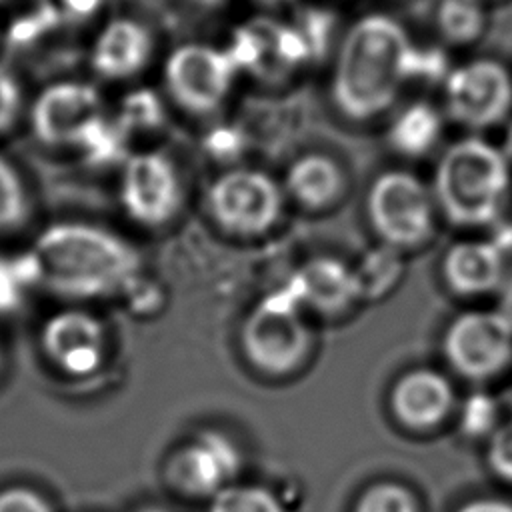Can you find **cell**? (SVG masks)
I'll use <instances>...</instances> for the list:
<instances>
[{
  "label": "cell",
  "instance_id": "6da1fadb",
  "mask_svg": "<svg viewBox=\"0 0 512 512\" xmlns=\"http://www.w3.org/2000/svg\"><path fill=\"white\" fill-rule=\"evenodd\" d=\"M40 290L80 302L124 294L140 276V254L120 234L78 220L46 226L32 244Z\"/></svg>",
  "mask_w": 512,
  "mask_h": 512
},
{
  "label": "cell",
  "instance_id": "7a4b0ae2",
  "mask_svg": "<svg viewBox=\"0 0 512 512\" xmlns=\"http://www.w3.org/2000/svg\"><path fill=\"white\" fill-rule=\"evenodd\" d=\"M412 44L404 28L386 14L360 18L344 36L332 74L336 108L352 120L382 114L406 80Z\"/></svg>",
  "mask_w": 512,
  "mask_h": 512
},
{
  "label": "cell",
  "instance_id": "3957f363",
  "mask_svg": "<svg viewBox=\"0 0 512 512\" xmlns=\"http://www.w3.org/2000/svg\"><path fill=\"white\" fill-rule=\"evenodd\" d=\"M510 186V160L482 138H462L446 148L434 196L442 214L458 226H486L502 210Z\"/></svg>",
  "mask_w": 512,
  "mask_h": 512
},
{
  "label": "cell",
  "instance_id": "277c9868",
  "mask_svg": "<svg viewBox=\"0 0 512 512\" xmlns=\"http://www.w3.org/2000/svg\"><path fill=\"white\" fill-rule=\"evenodd\" d=\"M248 362L268 374L284 376L296 370L308 350L310 332L300 316V304L288 288L266 296L246 316L240 330Z\"/></svg>",
  "mask_w": 512,
  "mask_h": 512
},
{
  "label": "cell",
  "instance_id": "5b68a950",
  "mask_svg": "<svg viewBox=\"0 0 512 512\" xmlns=\"http://www.w3.org/2000/svg\"><path fill=\"white\" fill-rule=\"evenodd\" d=\"M366 210L374 232L390 248H412L426 242L434 228L432 196L410 172L380 174L368 192Z\"/></svg>",
  "mask_w": 512,
  "mask_h": 512
},
{
  "label": "cell",
  "instance_id": "8992f818",
  "mask_svg": "<svg viewBox=\"0 0 512 512\" xmlns=\"http://www.w3.org/2000/svg\"><path fill=\"white\" fill-rule=\"evenodd\" d=\"M214 222L230 234L256 236L270 230L282 212V192L260 170L238 168L218 176L208 190Z\"/></svg>",
  "mask_w": 512,
  "mask_h": 512
},
{
  "label": "cell",
  "instance_id": "52a82bcc",
  "mask_svg": "<svg viewBox=\"0 0 512 512\" xmlns=\"http://www.w3.org/2000/svg\"><path fill=\"white\" fill-rule=\"evenodd\" d=\"M442 348L460 376L486 380L512 362V326L498 310L464 312L446 328Z\"/></svg>",
  "mask_w": 512,
  "mask_h": 512
},
{
  "label": "cell",
  "instance_id": "ba28073f",
  "mask_svg": "<svg viewBox=\"0 0 512 512\" xmlns=\"http://www.w3.org/2000/svg\"><path fill=\"white\" fill-rule=\"evenodd\" d=\"M512 108V78L494 60H474L446 78V110L452 120L474 128L502 122Z\"/></svg>",
  "mask_w": 512,
  "mask_h": 512
},
{
  "label": "cell",
  "instance_id": "9c48e42d",
  "mask_svg": "<svg viewBox=\"0 0 512 512\" xmlns=\"http://www.w3.org/2000/svg\"><path fill=\"white\" fill-rule=\"evenodd\" d=\"M236 66L226 50L204 44L176 48L166 62V86L170 96L194 114L214 112L230 92Z\"/></svg>",
  "mask_w": 512,
  "mask_h": 512
},
{
  "label": "cell",
  "instance_id": "30bf717a",
  "mask_svg": "<svg viewBox=\"0 0 512 512\" xmlns=\"http://www.w3.org/2000/svg\"><path fill=\"white\" fill-rule=\"evenodd\" d=\"M120 202L142 226H162L174 218L182 202L180 176L160 152H140L122 164Z\"/></svg>",
  "mask_w": 512,
  "mask_h": 512
},
{
  "label": "cell",
  "instance_id": "8fae6325",
  "mask_svg": "<svg viewBox=\"0 0 512 512\" xmlns=\"http://www.w3.org/2000/svg\"><path fill=\"white\" fill-rule=\"evenodd\" d=\"M38 340L46 360L66 376H90L104 362V324L82 308H62L50 314L40 326Z\"/></svg>",
  "mask_w": 512,
  "mask_h": 512
},
{
  "label": "cell",
  "instance_id": "7c38bea8",
  "mask_svg": "<svg viewBox=\"0 0 512 512\" xmlns=\"http://www.w3.org/2000/svg\"><path fill=\"white\" fill-rule=\"evenodd\" d=\"M240 470V452L230 438L204 430L178 448L168 464V482L190 496H214L230 484Z\"/></svg>",
  "mask_w": 512,
  "mask_h": 512
},
{
  "label": "cell",
  "instance_id": "4fadbf2b",
  "mask_svg": "<svg viewBox=\"0 0 512 512\" xmlns=\"http://www.w3.org/2000/svg\"><path fill=\"white\" fill-rule=\"evenodd\" d=\"M100 118L98 92L80 82L48 86L34 102L30 122L34 136L46 146H76Z\"/></svg>",
  "mask_w": 512,
  "mask_h": 512
},
{
  "label": "cell",
  "instance_id": "5bb4252c",
  "mask_svg": "<svg viewBox=\"0 0 512 512\" xmlns=\"http://www.w3.org/2000/svg\"><path fill=\"white\" fill-rule=\"evenodd\" d=\"M454 394L446 376L418 368L400 376L390 394V408L398 422L412 430L438 426L452 410Z\"/></svg>",
  "mask_w": 512,
  "mask_h": 512
},
{
  "label": "cell",
  "instance_id": "9a60e30c",
  "mask_svg": "<svg viewBox=\"0 0 512 512\" xmlns=\"http://www.w3.org/2000/svg\"><path fill=\"white\" fill-rule=\"evenodd\" d=\"M298 304L322 314H338L360 296L356 270L336 258H312L296 270L286 286Z\"/></svg>",
  "mask_w": 512,
  "mask_h": 512
},
{
  "label": "cell",
  "instance_id": "2e32d148",
  "mask_svg": "<svg viewBox=\"0 0 512 512\" xmlns=\"http://www.w3.org/2000/svg\"><path fill=\"white\" fill-rule=\"evenodd\" d=\"M442 274L460 296L500 290L506 280L504 252L494 242H458L446 252Z\"/></svg>",
  "mask_w": 512,
  "mask_h": 512
},
{
  "label": "cell",
  "instance_id": "e0dca14e",
  "mask_svg": "<svg viewBox=\"0 0 512 512\" xmlns=\"http://www.w3.org/2000/svg\"><path fill=\"white\" fill-rule=\"evenodd\" d=\"M152 38L134 20L110 22L96 40L92 52L94 70L106 78H126L136 74L148 60Z\"/></svg>",
  "mask_w": 512,
  "mask_h": 512
},
{
  "label": "cell",
  "instance_id": "ac0fdd59",
  "mask_svg": "<svg viewBox=\"0 0 512 512\" xmlns=\"http://www.w3.org/2000/svg\"><path fill=\"white\" fill-rule=\"evenodd\" d=\"M286 188L306 208H324L342 190V172L328 156L306 154L298 158L288 174Z\"/></svg>",
  "mask_w": 512,
  "mask_h": 512
},
{
  "label": "cell",
  "instance_id": "d6986e66",
  "mask_svg": "<svg viewBox=\"0 0 512 512\" xmlns=\"http://www.w3.org/2000/svg\"><path fill=\"white\" fill-rule=\"evenodd\" d=\"M442 130V118L438 110L426 102L410 104L392 122L388 140L392 148L404 156L418 158L432 150Z\"/></svg>",
  "mask_w": 512,
  "mask_h": 512
},
{
  "label": "cell",
  "instance_id": "ffe728a7",
  "mask_svg": "<svg viewBox=\"0 0 512 512\" xmlns=\"http://www.w3.org/2000/svg\"><path fill=\"white\" fill-rule=\"evenodd\" d=\"M32 290H40L38 264L32 250L0 254V316L18 312Z\"/></svg>",
  "mask_w": 512,
  "mask_h": 512
},
{
  "label": "cell",
  "instance_id": "44dd1931",
  "mask_svg": "<svg viewBox=\"0 0 512 512\" xmlns=\"http://www.w3.org/2000/svg\"><path fill=\"white\" fill-rule=\"evenodd\" d=\"M88 166L106 168L118 162H126V130L120 124H108L102 116L82 134L76 146Z\"/></svg>",
  "mask_w": 512,
  "mask_h": 512
},
{
  "label": "cell",
  "instance_id": "7402d4cb",
  "mask_svg": "<svg viewBox=\"0 0 512 512\" xmlns=\"http://www.w3.org/2000/svg\"><path fill=\"white\" fill-rule=\"evenodd\" d=\"M484 20L480 0H442L436 14L440 34L452 44L476 40L484 28Z\"/></svg>",
  "mask_w": 512,
  "mask_h": 512
},
{
  "label": "cell",
  "instance_id": "603a6c76",
  "mask_svg": "<svg viewBox=\"0 0 512 512\" xmlns=\"http://www.w3.org/2000/svg\"><path fill=\"white\" fill-rule=\"evenodd\" d=\"M30 216V196L18 168L0 154V234L16 232Z\"/></svg>",
  "mask_w": 512,
  "mask_h": 512
},
{
  "label": "cell",
  "instance_id": "cb8c5ba5",
  "mask_svg": "<svg viewBox=\"0 0 512 512\" xmlns=\"http://www.w3.org/2000/svg\"><path fill=\"white\" fill-rule=\"evenodd\" d=\"M360 296L362 298H378L386 294L400 276V258L396 256L394 248L386 246L380 250L370 252L360 268H356Z\"/></svg>",
  "mask_w": 512,
  "mask_h": 512
},
{
  "label": "cell",
  "instance_id": "d4e9b609",
  "mask_svg": "<svg viewBox=\"0 0 512 512\" xmlns=\"http://www.w3.org/2000/svg\"><path fill=\"white\" fill-rule=\"evenodd\" d=\"M208 512H284L280 500L262 486L228 484L212 496Z\"/></svg>",
  "mask_w": 512,
  "mask_h": 512
},
{
  "label": "cell",
  "instance_id": "484cf974",
  "mask_svg": "<svg viewBox=\"0 0 512 512\" xmlns=\"http://www.w3.org/2000/svg\"><path fill=\"white\" fill-rule=\"evenodd\" d=\"M354 512H418V506L404 486L380 482L362 492Z\"/></svg>",
  "mask_w": 512,
  "mask_h": 512
},
{
  "label": "cell",
  "instance_id": "4316f807",
  "mask_svg": "<svg viewBox=\"0 0 512 512\" xmlns=\"http://www.w3.org/2000/svg\"><path fill=\"white\" fill-rule=\"evenodd\" d=\"M162 122V104L160 100L148 92V90H138L130 94L124 100L122 106V116H120V126L128 130H138V128H154Z\"/></svg>",
  "mask_w": 512,
  "mask_h": 512
},
{
  "label": "cell",
  "instance_id": "83f0119b",
  "mask_svg": "<svg viewBox=\"0 0 512 512\" xmlns=\"http://www.w3.org/2000/svg\"><path fill=\"white\" fill-rule=\"evenodd\" d=\"M486 462L500 480L512 484V418L492 430L486 448Z\"/></svg>",
  "mask_w": 512,
  "mask_h": 512
},
{
  "label": "cell",
  "instance_id": "f1b7e54d",
  "mask_svg": "<svg viewBox=\"0 0 512 512\" xmlns=\"http://www.w3.org/2000/svg\"><path fill=\"white\" fill-rule=\"evenodd\" d=\"M446 56L438 48H410L406 58V80L434 82L446 74Z\"/></svg>",
  "mask_w": 512,
  "mask_h": 512
},
{
  "label": "cell",
  "instance_id": "f546056e",
  "mask_svg": "<svg viewBox=\"0 0 512 512\" xmlns=\"http://www.w3.org/2000/svg\"><path fill=\"white\" fill-rule=\"evenodd\" d=\"M332 26H334V18L326 10L310 8V10L302 12L298 30L304 36L312 56H318L324 52V48L328 46L330 34H332Z\"/></svg>",
  "mask_w": 512,
  "mask_h": 512
},
{
  "label": "cell",
  "instance_id": "4dcf8cb0",
  "mask_svg": "<svg viewBox=\"0 0 512 512\" xmlns=\"http://www.w3.org/2000/svg\"><path fill=\"white\" fill-rule=\"evenodd\" d=\"M496 422V404L482 394H476L466 400L462 408V428L466 434L480 436L494 430Z\"/></svg>",
  "mask_w": 512,
  "mask_h": 512
},
{
  "label": "cell",
  "instance_id": "1f68e13d",
  "mask_svg": "<svg viewBox=\"0 0 512 512\" xmlns=\"http://www.w3.org/2000/svg\"><path fill=\"white\" fill-rule=\"evenodd\" d=\"M0 512H54V510L38 490L24 484H12L0 490Z\"/></svg>",
  "mask_w": 512,
  "mask_h": 512
},
{
  "label": "cell",
  "instance_id": "d6a6232c",
  "mask_svg": "<svg viewBox=\"0 0 512 512\" xmlns=\"http://www.w3.org/2000/svg\"><path fill=\"white\" fill-rule=\"evenodd\" d=\"M22 106V96L16 80L0 68V134L10 130L18 120Z\"/></svg>",
  "mask_w": 512,
  "mask_h": 512
},
{
  "label": "cell",
  "instance_id": "836d02e7",
  "mask_svg": "<svg viewBox=\"0 0 512 512\" xmlns=\"http://www.w3.org/2000/svg\"><path fill=\"white\" fill-rule=\"evenodd\" d=\"M44 14L54 22L82 20L90 16L100 0H40Z\"/></svg>",
  "mask_w": 512,
  "mask_h": 512
},
{
  "label": "cell",
  "instance_id": "e575fe53",
  "mask_svg": "<svg viewBox=\"0 0 512 512\" xmlns=\"http://www.w3.org/2000/svg\"><path fill=\"white\" fill-rule=\"evenodd\" d=\"M238 132L224 128V130H216L210 136V152L218 154V156H234L238 150Z\"/></svg>",
  "mask_w": 512,
  "mask_h": 512
},
{
  "label": "cell",
  "instance_id": "d590c367",
  "mask_svg": "<svg viewBox=\"0 0 512 512\" xmlns=\"http://www.w3.org/2000/svg\"><path fill=\"white\" fill-rule=\"evenodd\" d=\"M456 512H512V502L504 498H476L460 506Z\"/></svg>",
  "mask_w": 512,
  "mask_h": 512
},
{
  "label": "cell",
  "instance_id": "8d00e7d4",
  "mask_svg": "<svg viewBox=\"0 0 512 512\" xmlns=\"http://www.w3.org/2000/svg\"><path fill=\"white\" fill-rule=\"evenodd\" d=\"M498 312L510 322L512 326V276L504 280L502 288H500V306Z\"/></svg>",
  "mask_w": 512,
  "mask_h": 512
},
{
  "label": "cell",
  "instance_id": "74e56055",
  "mask_svg": "<svg viewBox=\"0 0 512 512\" xmlns=\"http://www.w3.org/2000/svg\"><path fill=\"white\" fill-rule=\"evenodd\" d=\"M502 152L506 154V158L512 162V120H510V124H508V128H506V136H504V148H502Z\"/></svg>",
  "mask_w": 512,
  "mask_h": 512
},
{
  "label": "cell",
  "instance_id": "f35d334b",
  "mask_svg": "<svg viewBox=\"0 0 512 512\" xmlns=\"http://www.w3.org/2000/svg\"><path fill=\"white\" fill-rule=\"evenodd\" d=\"M142 512H166V510H160V508H146V510H142Z\"/></svg>",
  "mask_w": 512,
  "mask_h": 512
},
{
  "label": "cell",
  "instance_id": "ab89813d",
  "mask_svg": "<svg viewBox=\"0 0 512 512\" xmlns=\"http://www.w3.org/2000/svg\"><path fill=\"white\" fill-rule=\"evenodd\" d=\"M2 362H4V354H2V346H0V368H2Z\"/></svg>",
  "mask_w": 512,
  "mask_h": 512
},
{
  "label": "cell",
  "instance_id": "60d3db41",
  "mask_svg": "<svg viewBox=\"0 0 512 512\" xmlns=\"http://www.w3.org/2000/svg\"><path fill=\"white\" fill-rule=\"evenodd\" d=\"M202 2H218V0H202Z\"/></svg>",
  "mask_w": 512,
  "mask_h": 512
},
{
  "label": "cell",
  "instance_id": "b9f144b4",
  "mask_svg": "<svg viewBox=\"0 0 512 512\" xmlns=\"http://www.w3.org/2000/svg\"><path fill=\"white\" fill-rule=\"evenodd\" d=\"M264 2H280V0H264Z\"/></svg>",
  "mask_w": 512,
  "mask_h": 512
}]
</instances>
